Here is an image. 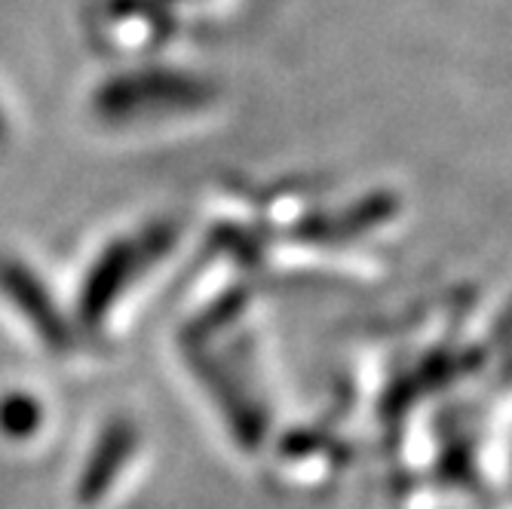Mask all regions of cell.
<instances>
[{
	"instance_id": "6da1fadb",
	"label": "cell",
	"mask_w": 512,
	"mask_h": 509,
	"mask_svg": "<svg viewBox=\"0 0 512 509\" xmlns=\"http://www.w3.org/2000/svg\"><path fill=\"white\" fill-rule=\"evenodd\" d=\"M13 280H16V289H13V295H16V301H19V310H25L28 304H37V283H34V276H25L22 270H10V267H4ZM31 316H34V322H37V332L46 338V341H53V344H62V338H65V332L59 329V319L56 316H50V313H43V310H31Z\"/></svg>"
}]
</instances>
